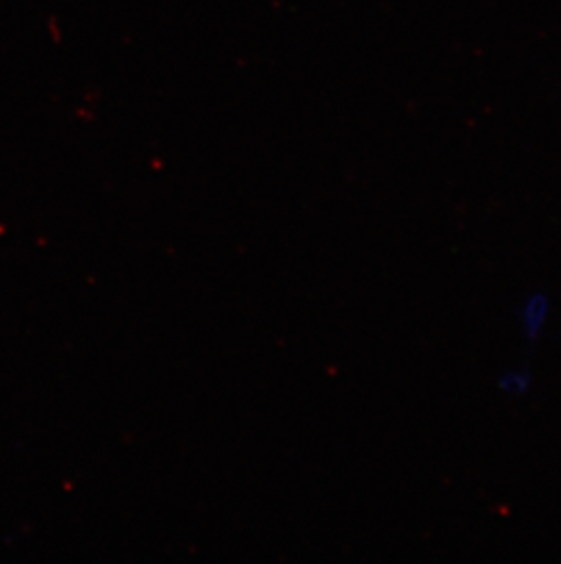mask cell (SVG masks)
I'll return each instance as SVG.
<instances>
[{
    "label": "cell",
    "instance_id": "obj_2",
    "mask_svg": "<svg viewBox=\"0 0 561 564\" xmlns=\"http://www.w3.org/2000/svg\"><path fill=\"white\" fill-rule=\"evenodd\" d=\"M498 388L502 393L514 397V399L525 397L532 388V373L525 368L508 369L499 377Z\"/></svg>",
    "mask_w": 561,
    "mask_h": 564
},
{
    "label": "cell",
    "instance_id": "obj_1",
    "mask_svg": "<svg viewBox=\"0 0 561 564\" xmlns=\"http://www.w3.org/2000/svg\"><path fill=\"white\" fill-rule=\"evenodd\" d=\"M551 296L546 291H532L518 307L519 329L530 346L540 341L551 314Z\"/></svg>",
    "mask_w": 561,
    "mask_h": 564
}]
</instances>
